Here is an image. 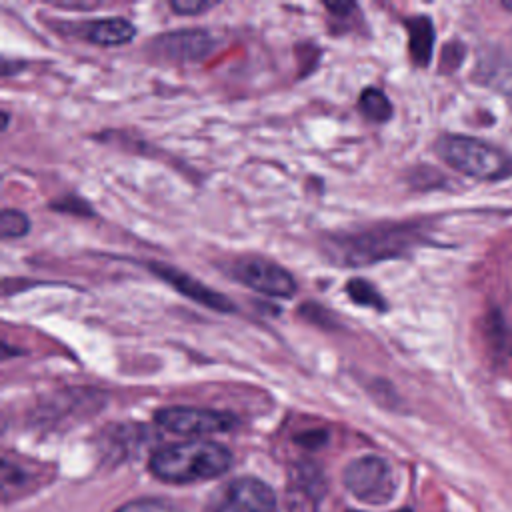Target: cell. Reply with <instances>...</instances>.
Returning <instances> with one entry per match:
<instances>
[{
  "label": "cell",
  "instance_id": "obj_14",
  "mask_svg": "<svg viewBox=\"0 0 512 512\" xmlns=\"http://www.w3.org/2000/svg\"><path fill=\"white\" fill-rule=\"evenodd\" d=\"M30 232V220L22 210L4 208L0 214V236L2 240L22 238Z\"/></svg>",
  "mask_w": 512,
  "mask_h": 512
},
{
  "label": "cell",
  "instance_id": "obj_5",
  "mask_svg": "<svg viewBox=\"0 0 512 512\" xmlns=\"http://www.w3.org/2000/svg\"><path fill=\"white\" fill-rule=\"evenodd\" d=\"M206 512H276V496L256 478H234L206 502Z\"/></svg>",
  "mask_w": 512,
  "mask_h": 512
},
{
  "label": "cell",
  "instance_id": "obj_10",
  "mask_svg": "<svg viewBox=\"0 0 512 512\" xmlns=\"http://www.w3.org/2000/svg\"><path fill=\"white\" fill-rule=\"evenodd\" d=\"M82 36L98 46H120L128 44L136 36V26L120 16L102 18L84 24Z\"/></svg>",
  "mask_w": 512,
  "mask_h": 512
},
{
  "label": "cell",
  "instance_id": "obj_13",
  "mask_svg": "<svg viewBox=\"0 0 512 512\" xmlns=\"http://www.w3.org/2000/svg\"><path fill=\"white\" fill-rule=\"evenodd\" d=\"M346 294L358 304V306H368L374 308L378 312L386 310V300L384 296L374 288V284H370L364 278H352L346 282Z\"/></svg>",
  "mask_w": 512,
  "mask_h": 512
},
{
  "label": "cell",
  "instance_id": "obj_20",
  "mask_svg": "<svg viewBox=\"0 0 512 512\" xmlns=\"http://www.w3.org/2000/svg\"><path fill=\"white\" fill-rule=\"evenodd\" d=\"M502 6H504L506 10H510V12H512V0H504V2H502Z\"/></svg>",
  "mask_w": 512,
  "mask_h": 512
},
{
  "label": "cell",
  "instance_id": "obj_12",
  "mask_svg": "<svg viewBox=\"0 0 512 512\" xmlns=\"http://www.w3.org/2000/svg\"><path fill=\"white\" fill-rule=\"evenodd\" d=\"M358 106L368 120L378 122V124L390 120V116H392V102L380 88H374V86H368L362 90Z\"/></svg>",
  "mask_w": 512,
  "mask_h": 512
},
{
  "label": "cell",
  "instance_id": "obj_2",
  "mask_svg": "<svg viewBox=\"0 0 512 512\" xmlns=\"http://www.w3.org/2000/svg\"><path fill=\"white\" fill-rule=\"evenodd\" d=\"M414 242V236L400 226L370 228L352 234H338L328 242L334 262L348 266H364L384 258H398Z\"/></svg>",
  "mask_w": 512,
  "mask_h": 512
},
{
  "label": "cell",
  "instance_id": "obj_6",
  "mask_svg": "<svg viewBox=\"0 0 512 512\" xmlns=\"http://www.w3.org/2000/svg\"><path fill=\"white\" fill-rule=\"evenodd\" d=\"M232 276L244 286L272 298H292L296 294L294 276L280 264L262 256H242L232 266Z\"/></svg>",
  "mask_w": 512,
  "mask_h": 512
},
{
  "label": "cell",
  "instance_id": "obj_11",
  "mask_svg": "<svg viewBox=\"0 0 512 512\" xmlns=\"http://www.w3.org/2000/svg\"><path fill=\"white\" fill-rule=\"evenodd\" d=\"M408 28V48L414 64L426 66L432 58V46H434V26L432 20L424 14L412 16L406 20Z\"/></svg>",
  "mask_w": 512,
  "mask_h": 512
},
{
  "label": "cell",
  "instance_id": "obj_8",
  "mask_svg": "<svg viewBox=\"0 0 512 512\" xmlns=\"http://www.w3.org/2000/svg\"><path fill=\"white\" fill-rule=\"evenodd\" d=\"M150 48L170 62H196L210 54L214 38L206 30H176L154 38Z\"/></svg>",
  "mask_w": 512,
  "mask_h": 512
},
{
  "label": "cell",
  "instance_id": "obj_17",
  "mask_svg": "<svg viewBox=\"0 0 512 512\" xmlns=\"http://www.w3.org/2000/svg\"><path fill=\"white\" fill-rule=\"evenodd\" d=\"M462 56H464L462 46H460V44H450V46H446V48H444L442 64H444V66H448V70H454V68H458V64H460Z\"/></svg>",
  "mask_w": 512,
  "mask_h": 512
},
{
  "label": "cell",
  "instance_id": "obj_16",
  "mask_svg": "<svg viewBox=\"0 0 512 512\" xmlns=\"http://www.w3.org/2000/svg\"><path fill=\"white\" fill-rule=\"evenodd\" d=\"M216 6V2H204V0H172L170 2V8L176 12V14H182V16H192V14H200L208 8Z\"/></svg>",
  "mask_w": 512,
  "mask_h": 512
},
{
  "label": "cell",
  "instance_id": "obj_1",
  "mask_svg": "<svg viewBox=\"0 0 512 512\" xmlns=\"http://www.w3.org/2000/svg\"><path fill=\"white\" fill-rule=\"evenodd\" d=\"M230 464V450L210 440H188L170 444L150 456L152 474L172 484H188L216 478L224 474Z\"/></svg>",
  "mask_w": 512,
  "mask_h": 512
},
{
  "label": "cell",
  "instance_id": "obj_7",
  "mask_svg": "<svg viewBox=\"0 0 512 512\" xmlns=\"http://www.w3.org/2000/svg\"><path fill=\"white\" fill-rule=\"evenodd\" d=\"M154 420L182 436H206V434H218L232 430L238 420L228 412L208 410V408H194V406H168L160 408L154 414Z\"/></svg>",
  "mask_w": 512,
  "mask_h": 512
},
{
  "label": "cell",
  "instance_id": "obj_21",
  "mask_svg": "<svg viewBox=\"0 0 512 512\" xmlns=\"http://www.w3.org/2000/svg\"><path fill=\"white\" fill-rule=\"evenodd\" d=\"M398 512H410V510H398Z\"/></svg>",
  "mask_w": 512,
  "mask_h": 512
},
{
  "label": "cell",
  "instance_id": "obj_3",
  "mask_svg": "<svg viewBox=\"0 0 512 512\" xmlns=\"http://www.w3.org/2000/svg\"><path fill=\"white\" fill-rule=\"evenodd\" d=\"M436 152L448 166L472 178L492 180L512 172V158L500 148L472 136L446 134L438 138Z\"/></svg>",
  "mask_w": 512,
  "mask_h": 512
},
{
  "label": "cell",
  "instance_id": "obj_15",
  "mask_svg": "<svg viewBox=\"0 0 512 512\" xmlns=\"http://www.w3.org/2000/svg\"><path fill=\"white\" fill-rule=\"evenodd\" d=\"M116 512H182L174 504L166 500H156V498H146V500H134L124 506H120Z\"/></svg>",
  "mask_w": 512,
  "mask_h": 512
},
{
  "label": "cell",
  "instance_id": "obj_18",
  "mask_svg": "<svg viewBox=\"0 0 512 512\" xmlns=\"http://www.w3.org/2000/svg\"><path fill=\"white\" fill-rule=\"evenodd\" d=\"M54 6L58 8H74V10H92L98 6V2H76V4H70V2H56Z\"/></svg>",
  "mask_w": 512,
  "mask_h": 512
},
{
  "label": "cell",
  "instance_id": "obj_19",
  "mask_svg": "<svg viewBox=\"0 0 512 512\" xmlns=\"http://www.w3.org/2000/svg\"><path fill=\"white\" fill-rule=\"evenodd\" d=\"M2 120H4V122H2V130H6V128H8V120H10V114H8V112H2Z\"/></svg>",
  "mask_w": 512,
  "mask_h": 512
},
{
  "label": "cell",
  "instance_id": "obj_4",
  "mask_svg": "<svg viewBox=\"0 0 512 512\" xmlns=\"http://www.w3.org/2000/svg\"><path fill=\"white\" fill-rule=\"evenodd\" d=\"M344 486L358 500L378 506L392 500L396 492V478L386 460L378 456H362L346 466Z\"/></svg>",
  "mask_w": 512,
  "mask_h": 512
},
{
  "label": "cell",
  "instance_id": "obj_22",
  "mask_svg": "<svg viewBox=\"0 0 512 512\" xmlns=\"http://www.w3.org/2000/svg\"><path fill=\"white\" fill-rule=\"evenodd\" d=\"M510 354H512V352H510Z\"/></svg>",
  "mask_w": 512,
  "mask_h": 512
},
{
  "label": "cell",
  "instance_id": "obj_9",
  "mask_svg": "<svg viewBox=\"0 0 512 512\" xmlns=\"http://www.w3.org/2000/svg\"><path fill=\"white\" fill-rule=\"evenodd\" d=\"M148 266L158 278L168 282L176 292L198 302L200 306H206L216 312H234V302L228 296L212 290L210 286L202 284L200 280L188 276L186 272H182L174 266H168V264H158V262H150Z\"/></svg>",
  "mask_w": 512,
  "mask_h": 512
}]
</instances>
